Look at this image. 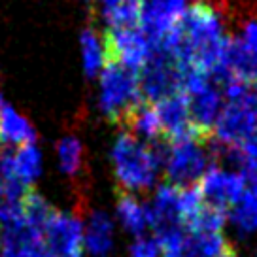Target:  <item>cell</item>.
Wrapping results in <instances>:
<instances>
[{"mask_svg":"<svg viewBox=\"0 0 257 257\" xmlns=\"http://www.w3.org/2000/svg\"><path fill=\"white\" fill-rule=\"evenodd\" d=\"M223 8L199 0L184 12L159 46L167 48L187 70L212 72L221 66L225 48L231 40Z\"/></svg>","mask_w":257,"mask_h":257,"instance_id":"cell-1","label":"cell"},{"mask_svg":"<svg viewBox=\"0 0 257 257\" xmlns=\"http://www.w3.org/2000/svg\"><path fill=\"white\" fill-rule=\"evenodd\" d=\"M113 172L121 185V191L135 193L150 189L155 184V178L161 165L152 146L138 140L127 131H121L112 148Z\"/></svg>","mask_w":257,"mask_h":257,"instance_id":"cell-2","label":"cell"},{"mask_svg":"<svg viewBox=\"0 0 257 257\" xmlns=\"http://www.w3.org/2000/svg\"><path fill=\"white\" fill-rule=\"evenodd\" d=\"M142 102L137 70L117 61H106L100 74V110L106 117L121 125L128 112Z\"/></svg>","mask_w":257,"mask_h":257,"instance_id":"cell-3","label":"cell"},{"mask_svg":"<svg viewBox=\"0 0 257 257\" xmlns=\"http://www.w3.org/2000/svg\"><path fill=\"white\" fill-rule=\"evenodd\" d=\"M187 72L189 70L178 63V59L169 49L155 46L138 72V83L144 102L157 104L169 96L184 93Z\"/></svg>","mask_w":257,"mask_h":257,"instance_id":"cell-4","label":"cell"},{"mask_svg":"<svg viewBox=\"0 0 257 257\" xmlns=\"http://www.w3.org/2000/svg\"><path fill=\"white\" fill-rule=\"evenodd\" d=\"M210 142H202L195 137L170 142L169 159L165 163V174L169 178L170 185L178 189L199 185L202 176L214 167L210 165L212 150H206Z\"/></svg>","mask_w":257,"mask_h":257,"instance_id":"cell-5","label":"cell"},{"mask_svg":"<svg viewBox=\"0 0 257 257\" xmlns=\"http://www.w3.org/2000/svg\"><path fill=\"white\" fill-rule=\"evenodd\" d=\"M197 187H199L201 199L206 206L227 214V210H231L240 201V197L248 189V184H246V178L242 172L223 170L217 165H214L202 176Z\"/></svg>","mask_w":257,"mask_h":257,"instance_id":"cell-6","label":"cell"},{"mask_svg":"<svg viewBox=\"0 0 257 257\" xmlns=\"http://www.w3.org/2000/svg\"><path fill=\"white\" fill-rule=\"evenodd\" d=\"M102 42L106 61H117L137 72H140L142 64L153 49L140 25L127 29H106Z\"/></svg>","mask_w":257,"mask_h":257,"instance_id":"cell-7","label":"cell"},{"mask_svg":"<svg viewBox=\"0 0 257 257\" xmlns=\"http://www.w3.org/2000/svg\"><path fill=\"white\" fill-rule=\"evenodd\" d=\"M42 248L51 257H81L83 229L80 217L55 210L42 234Z\"/></svg>","mask_w":257,"mask_h":257,"instance_id":"cell-8","label":"cell"},{"mask_svg":"<svg viewBox=\"0 0 257 257\" xmlns=\"http://www.w3.org/2000/svg\"><path fill=\"white\" fill-rule=\"evenodd\" d=\"M157 121H159L161 137L176 142L180 138L197 137V133L193 131L191 121H189V110H187V96L185 93H178L174 96H169L165 100H161L157 104H153ZM201 140V138H199ZM204 142V140H202Z\"/></svg>","mask_w":257,"mask_h":257,"instance_id":"cell-9","label":"cell"},{"mask_svg":"<svg viewBox=\"0 0 257 257\" xmlns=\"http://www.w3.org/2000/svg\"><path fill=\"white\" fill-rule=\"evenodd\" d=\"M221 66L227 68L236 80L257 85V53L246 48L236 36H231L227 44Z\"/></svg>","mask_w":257,"mask_h":257,"instance_id":"cell-10","label":"cell"},{"mask_svg":"<svg viewBox=\"0 0 257 257\" xmlns=\"http://www.w3.org/2000/svg\"><path fill=\"white\" fill-rule=\"evenodd\" d=\"M36 133L29 121L8 104L0 106V144L8 146H25L34 144Z\"/></svg>","mask_w":257,"mask_h":257,"instance_id":"cell-11","label":"cell"},{"mask_svg":"<svg viewBox=\"0 0 257 257\" xmlns=\"http://www.w3.org/2000/svg\"><path fill=\"white\" fill-rule=\"evenodd\" d=\"M85 248L93 257H108L113 248V223L104 212H93L83 236Z\"/></svg>","mask_w":257,"mask_h":257,"instance_id":"cell-12","label":"cell"},{"mask_svg":"<svg viewBox=\"0 0 257 257\" xmlns=\"http://www.w3.org/2000/svg\"><path fill=\"white\" fill-rule=\"evenodd\" d=\"M53 212H55V208H51L49 202L34 189H29V193L25 195L23 202H21V216H23L25 225L38 236L44 234L46 225L49 223Z\"/></svg>","mask_w":257,"mask_h":257,"instance_id":"cell-13","label":"cell"},{"mask_svg":"<svg viewBox=\"0 0 257 257\" xmlns=\"http://www.w3.org/2000/svg\"><path fill=\"white\" fill-rule=\"evenodd\" d=\"M12 169L17 180L31 187L42 172V155L38 148L34 144L19 146L16 152H12Z\"/></svg>","mask_w":257,"mask_h":257,"instance_id":"cell-14","label":"cell"},{"mask_svg":"<svg viewBox=\"0 0 257 257\" xmlns=\"http://www.w3.org/2000/svg\"><path fill=\"white\" fill-rule=\"evenodd\" d=\"M117 217L121 225L135 236H142L148 229V216H146V206H142L137 201V197L133 193H119L117 199Z\"/></svg>","mask_w":257,"mask_h":257,"instance_id":"cell-15","label":"cell"},{"mask_svg":"<svg viewBox=\"0 0 257 257\" xmlns=\"http://www.w3.org/2000/svg\"><path fill=\"white\" fill-rule=\"evenodd\" d=\"M81 44V57H83V68L89 78L98 74L100 68H104L106 53H104V42L96 34L93 27H85L80 34Z\"/></svg>","mask_w":257,"mask_h":257,"instance_id":"cell-16","label":"cell"},{"mask_svg":"<svg viewBox=\"0 0 257 257\" xmlns=\"http://www.w3.org/2000/svg\"><path fill=\"white\" fill-rule=\"evenodd\" d=\"M231 219L244 233L257 231V189H246L240 201L231 208Z\"/></svg>","mask_w":257,"mask_h":257,"instance_id":"cell-17","label":"cell"},{"mask_svg":"<svg viewBox=\"0 0 257 257\" xmlns=\"http://www.w3.org/2000/svg\"><path fill=\"white\" fill-rule=\"evenodd\" d=\"M59 167L68 176H78L83 167V146L76 137H64L57 144Z\"/></svg>","mask_w":257,"mask_h":257,"instance_id":"cell-18","label":"cell"},{"mask_svg":"<svg viewBox=\"0 0 257 257\" xmlns=\"http://www.w3.org/2000/svg\"><path fill=\"white\" fill-rule=\"evenodd\" d=\"M140 0H121L112 8L104 10V19L108 29H127L140 25Z\"/></svg>","mask_w":257,"mask_h":257,"instance_id":"cell-19","label":"cell"},{"mask_svg":"<svg viewBox=\"0 0 257 257\" xmlns=\"http://www.w3.org/2000/svg\"><path fill=\"white\" fill-rule=\"evenodd\" d=\"M238 40L248 49L257 53V10L255 12H246L240 19V36Z\"/></svg>","mask_w":257,"mask_h":257,"instance_id":"cell-20","label":"cell"},{"mask_svg":"<svg viewBox=\"0 0 257 257\" xmlns=\"http://www.w3.org/2000/svg\"><path fill=\"white\" fill-rule=\"evenodd\" d=\"M131 257H161L159 244H157L155 238H144V236H140L131 246Z\"/></svg>","mask_w":257,"mask_h":257,"instance_id":"cell-21","label":"cell"},{"mask_svg":"<svg viewBox=\"0 0 257 257\" xmlns=\"http://www.w3.org/2000/svg\"><path fill=\"white\" fill-rule=\"evenodd\" d=\"M216 257H238V253H236V249L233 248V246H229V244H225V248L217 253Z\"/></svg>","mask_w":257,"mask_h":257,"instance_id":"cell-22","label":"cell"},{"mask_svg":"<svg viewBox=\"0 0 257 257\" xmlns=\"http://www.w3.org/2000/svg\"><path fill=\"white\" fill-rule=\"evenodd\" d=\"M102 2V6H104V10L106 8H112V6H115V4H119L121 0H100Z\"/></svg>","mask_w":257,"mask_h":257,"instance_id":"cell-23","label":"cell"},{"mask_svg":"<svg viewBox=\"0 0 257 257\" xmlns=\"http://www.w3.org/2000/svg\"><path fill=\"white\" fill-rule=\"evenodd\" d=\"M140 2H142V0H140Z\"/></svg>","mask_w":257,"mask_h":257,"instance_id":"cell-24","label":"cell"}]
</instances>
